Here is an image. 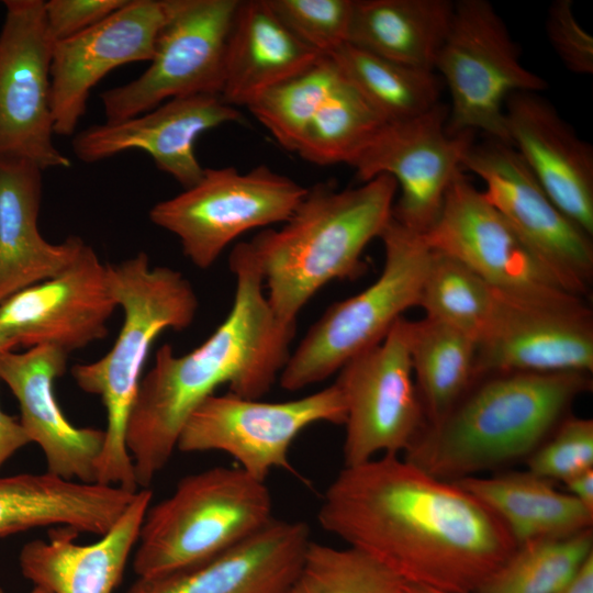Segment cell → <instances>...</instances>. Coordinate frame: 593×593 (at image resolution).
I'll use <instances>...</instances> for the list:
<instances>
[{"label": "cell", "mask_w": 593, "mask_h": 593, "mask_svg": "<svg viewBox=\"0 0 593 593\" xmlns=\"http://www.w3.org/2000/svg\"><path fill=\"white\" fill-rule=\"evenodd\" d=\"M317 521L404 583L454 593H480L516 548L472 494L400 455L344 466Z\"/></svg>", "instance_id": "1"}, {"label": "cell", "mask_w": 593, "mask_h": 593, "mask_svg": "<svg viewBox=\"0 0 593 593\" xmlns=\"http://www.w3.org/2000/svg\"><path fill=\"white\" fill-rule=\"evenodd\" d=\"M230 268L236 289L223 323L186 355L160 346L141 379L125 434L138 489H148L165 468L188 417L217 388L227 384L228 392L259 400L278 382L291 354L296 324L275 316L246 242L234 246Z\"/></svg>", "instance_id": "2"}, {"label": "cell", "mask_w": 593, "mask_h": 593, "mask_svg": "<svg viewBox=\"0 0 593 593\" xmlns=\"http://www.w3.org/2000/svg\"><path fill=\"white\" fill-rule=\"evenodd\" d=\"M474 384L435 424H425L403 458L459 481L527 458L592 388L585 373H501Z\"/></svg>", "instance_id": "3"}, {"label": "cell", "mask_w": 593, "mask_h": 593, "mask_svg": "<svg viewBox=\"0 0 593 593\" xmlns=\"http://www.w3.org/2000/svg\"><path fill=\"white\" fill-rule=\"evenodd\" d=\"M396 190L388 175L342 190L317 183L279 230H265L247 242L280 322L296 324L324 286L366 271L361 255L391 220Z\"/></svg>", "instance_id": "4"}, {"label": "cell", "mask_w": 593, "mask_h": 593, "mask_svg": "<svg viewBox=\"0 0 593 593\" xmlns=\"http://www.w3.org/2000/svg\"><path fill=\"white\" fill-rule=\"evenodd\" d=\"M107 267L111 291L123 310L122 328L103 357L75 365L70 372L82 391L101 399L107 413L97 483L137 492L125 434L142 370L156 337L166 329L189 327L199 301L180 271L152 267L144 251Z\"/></svg>", "instance_id": "5"}, {"label": "cell", "mask_w": 593, "mask_h": 593, "mask_svg": "<svg viewBox=\"0 0 593 593\" xmlns=\"http://www.w3.org/2000/svg\"><path fill=\"white\" fill-rule=\"evenodd\" d=\"M272 516L266 481L239 467L181 478L144 516L133 557L137 578H155L209 560L265 527Z\"/></svg>", "instance_id": "6"}, {"label": "cell", "mask_w": 593, "mask_h": 593, "mask_svg": "<svg viewBox=\"0 0 593 593\" xmlns=\"http://www.w3.org/2000/svg\"><path fill=\"white\" fill-rule=\"evenodd\" d=\"M379 238L384 250L380 276L361 292L331 304L313 323L278 378L282 389L299 391L328 379L418 305L432 249L393 216Z\"/></svg>", "instance_id": "7"}, {"label": "cell", "mask_w": 593, "mask_h": 593, "mask_svg": "<svg viewBox=\"0 0 593 593\" xmlns=\"http://www.w3.org/2000/svg\"><path fill=\"white\" fill-rule=\"evenodd\" d=\"M451 97V135L480 131L510 144L505 104L516 92H539L547 82L528 70L505 23L486 0L455 3L451 25L435 63Z\"/></svg>", "instance_id": "8"}, {"label": "cell", "mask_w": 593, "mask_h": 593, "mask_svg": "<svg viewBox=\"0 0 593 593\" xmlns=\"http://www.w3.org/2000/svg\"><path fill=\"white\" fill-rule=\"evenodd\" d=\"M306 192L266 165L247 172L204 168L194 186L156 203L149 219L178 237L195 267L208 269L244 233L288 221Z\"/></svg>", "instance_id": "9"}, {"label": "cell", "mask_w": 593, "mask_h": 593, "mask_svg": "<svg viewBox=\"0 0 593 593\" xmlns=\"http://www.w3.org/2000/svg\"><path fill=\"white\" fill-rule=\"evenodd\" d=\"M345 419V401L335 382L284 402H264L232 392L215 393L188 417L177 449L225 452L245 472L266 481L275 469L293 470L289 451L301 432L322 422L344 425Z\"/></svg>", "instance_id": "10"}, {"label": "cell", "mask_w": 593, "mask_h": 593, "mask_svg": "<svg viewBox=\"0 0 593 593\" xmlns=\"http://www.w3.org/2000/svg\"><path fill=\"white\" fill-rule=\"evenodd\" d=\"M239 0H171L149 67L101 96L108 123L179 97L221 94L227 36Z\"/></svg>", "instance_id": "11"}, {"label": "cell", "mask_w": 593, "mask_h": 593, "mask_svg": "<svg viewBox=\"0 0 593 593\" xmlns=\"http://www.w3.org/2000/svg\"><path fill=\"white\" fill-rule=\"evenodd\" d=\"M505 296L536 304H569L584 299L567 291L504 216L462 172L446 193L434 225L422 235Z\"/></svg>", "instance_id": "12"}, {"label": "cell", "mask_w": 593, "mask_h": 593, "mask_svg": "<svg viewBox=\"0 0 593 593\" xmlns=\"http://www.w3.org/2000/svg\"><path fill=\"white\" fill-rule=\"evenodd\" d=\"M335 383L345 405L344 466L404 454L425 425L409 351L406 318L350 358Z\"/></svg>", "instance_id": "13"}, {"label": "cell", "mask_w": 593, "mask_h": 593, "mask_svg": "<svg viewBox=\"0 0 593 593\" xmlns=\"http://www.w3.org/2000/svg\"><path fill=\"white\" fill-rule=\"evenodd\" d=\"M462 166L480 177L485 199L504 216L557 281L588 298L593 244L588 233L551 201L521 155L508 144H472Z\"/></svg>", "instance_id": "14"}, {"label": "cell", "mask_w": 593, "mask_h": 593, "mask_svg": "<svg viewBox=\"0 0 593 593\" xmlns=\"http://www.w3.org/2000/svg\"><path fill=\"white\" fill-rule=\"evenodd\" d=\"M0 31V161L68 168L53 142L51 61L43 0H5Z\"/></svg>", "instance_id": "15"}, {"label": "cell", "mask_w": 593, "mask_h": 593, "mask_svg": "<svg viewBox=\"0 0 593 593\" xmlns=\"http://www.w3.org/2000/svg\"><path fill=\"white\" fill-rule=\"evenodd\" d=\"M447 119L448 109L439 102L416 118L385 122L348 164L362 182L392 177L400 189L392 216L419 235L436 222L474 143L473 132L449 134Z\"/></svg>", "instance_id": "16"}, {"label": "cell", "mask_w": 593, "mask_h": 593, "mask_svg": "<svg viewBox=\"0 0 593 593\" xmlns=\"http://www.w3.org/2000/svg\"><path fill=\"white\" fill-rule=\"evenodd\" d=\"M593 371V320L585 301L547 305L500 293L495 313L477 340V380L501 373Z\"/></svg>", "instance_id": "17"}, {"label": "cell", "mask_w": 593, "mask_h": 593, "mask_svg": "<svg viewBox=\"0 0 593 593\" xmlns=\"http://www.w3.org/2000/svg\"><path fill=\"white\" fill-rule=\"evenodd\" d=\"M116 306L107 264L85 244L58 275L4 300L0 324L16 345H48L69 355L107 336Z\"/></svg>", "instance_id": "18"}, {"label": "cell", "mask_w": 593, "mask_h": 593, "mask_svg": "<svg viewBox=\"0 0 593 593\" xmlns=\"http://www.w3.org/2000/svg\"><path fill=\"white\" fill-rule=\"evenodd\" d=\"M171 0H128L92 27L55 43L51 61L54 134L71 136L91 89L111 70L150 61Z\"/></svg>", "instance_id": "19"}, {"label": "cell", "mask_w": 593, "mask_h": 593, "mask_svg": "<svg viewBox=\"0 0 593 593\" xmlns=\"http://www.w3.org/2000/svg\"><path fill=\"white\" fill-rule=\"evenodd\" d=\"M240 120V112L221 94L179 97L121 122L89 126L75 135L72 150L88 164L130 149L144 150L159 170L187 189L199 182L204 172L194 153L198 137Z\"/></svg>", "instance_id": "20"}, {"label": "cell", "mask_w": 593, "mask_h": 593, "mask_svg": "<svg viewBox=\"0 0 593 593\" xmlns=\"http://www.w3.org/2000/svg\"><path fill=\"white\" fill-rule=\"evenodd\" d=\"M68 354L41 345L0 357V380L20 407V423L42 449L46 471L66 480L96 483L104 429L77 427L60 410L54 382L65 373Z\"/></svg>", "instance_id": "21"}, {"label": "cell", "mask_w": 593, "mask_h": 593, "mask_svg": "<svg viewBox=\"0 0 593 593\" xmlns=\"http://www.w3.org/2000/svg\"><path fill=\"white\" fill-rule=\"evenodd\" d=\"M510 144L551 201L593 235V149L538 92L513 93L505 104Z\"/></svg>", "instance_id": "22"}, {"label": "cell", "mask_w": 593, "mask_h": 593, "mask_svg": "<svg viewBox=\"0 0 593 593\" xmlns=\"http://www.w3.org/2000/svg\"><path fill=\"white\" fill-rule=\"evenodd\" d=\"M310 541L306 523L272 518L209 560L160 577L137 578L127 593H290Z\"/></svg>", "instance_id": "23"}, {"label": "cell", "mask_w": 593, "mask_h": 593, "mask_svg": "<svg viewBox=\"0 0 593 593\" xmlns=\"http://www.w3.org/2000/svg\"><path fill=\"white\" fill-rule=\"evenodd\" d=\"M152 497L149 489H139L114 525L91 544L77 542L80 533L74 528H48L46 539L22 547V575L52 593H113L136 547Z\"/></svg>", "instance_id": "24"}, {"label": "cell", "mask_w": 593, "mask_h": 593, "mask_svg": "<svg viewBox=\"0 0 593 593\" xmlns=\"http://www.w3.org/2000/svg\"><path fill=\"white\" fill-rule=\"evenodd\" d=\"M43 170L24 160L0 161V304L63 271L86 244L69 236L47 242L37 228Z\"/></svg>", "instance_id": "25"}, {"label": "cell", "mask_w": 593, "mask_h": 593, "mask_svg": "<svg viewBox=\"0 0 593 593\" xmlns=\"http://www.w3.org/2000/svg\"><path fill=\"white\" fill-rule=\"evenodd\" d=\"M136 492L66 480L47 471L0 478V539L41 527L104 535Z\"/></svg>", "instance_id": "26"}, {"label": "cell", "mask_w": 593, "mask_h": 593, "mask_svg": "<svg viewBox=\"0 0 593 593\" xmlns=\"http://www.w3.org/2000/svg\"><path fill=\"white\" fill-rule=\"evenodd\" d=\"M321 57L282 23L267 0H239L226 42L221 97L230 105L247 107Z\"/></svg>", "instance_id": "27"}, {"label": "cell", "mask_w": 593, "mask_h": 593, "mask_svg": "<svg viewBox=\"0 0 593 593\" xmlns=\"http://www.w3.org/2000/svg\"><path fill=\"white\" fill-rule=\"evenodd\" d=\"M457 482L503 524L516 546L571 536L593 526V512L528 470Z\"/></svg>", "instance_id": "28"}, {"label": "cell", "mask_w": 593, "mask_h": 593, "mask_svg": "<svg viewBox=\"0 0 593 593\" xmlns=\"http://www.w3.org/2000/svg\"><path fill=\"white\" fill-rule=\"evenodd\" d=\"M454 10L449 0H355L347 43L392 61L435 71Z\"/></svg>", "instance_id": "29"}, {"label": "cell", "mask_w": 593, "mask_h": 593, "mask_svg": "<svg viewBox=\"0 0 593 593\" xmlns=\"http://www.w3.org/2000/svg\"><path fill=\"white\" fill-rule=\"evenodd\" d=\"M409 351L425 424L445 417L477 381V343L467 334L424 317L406 320Z\"/></svg>", "instance_id": "30"}, {"label": "cell", "mask_w": 593, "mask_h": 593, "mask_svg": "<svg viewBox=\"0 0 593 593\" xmlns=\"http://www.w3.org/2000/svg\"><path fill=\"white\" fill-rule=\"evenodd\" d=\"M327 57L385 122L416 118L439 103L440 83L433 70L392 61L348 43Z\"/></svg>", "instance_id": "31"}, {"label": "cell", "mask_w": 593, "mask_h": 593, "mask_svg": "<svg viewBox=\"0 0 593 593\" xmlns=\"http://www.w3.org/2000/svg\"><path fill=\"white\" fill-rule=\"evenodd\" d=\"M499 300L500 292L473 270L432 249L417 305L424 310L425 317L451 326L477 343L490 324Z\"/></svg>", "instance_id": "32"}, {"label": "cell", "mask_w": 593, "mask_h": 593, "mask_svg": "<svg viewBox=\"0 0 593 593\" xmlns=\"http://www.w3.org/2000/svg\"><path fill=\"white\" fill-rule=\"evenodd\" d=\"M384 123L342 75L306 126L295 153L314 165H348Z\"/></svg>", "instance_id": "33"}, {"label": "cell", "mask_w": 593, "mask_h": 593, "mask_svg": "<svg viewBox=\"0 0 593 593\" xmlns=\"http://www.w3.org/2000/svg\"><path fill=\"white\" fill-rule=\"evenodd\" d=\"M592 553V528L516 546L480 593H556Z\"/></svg>", "instance_id": "34"}, {"label": "cell", "mask_w": 593, "mask_h": 593, "mask_svg": "<svg viewBox=\"0 0 593 593\" xmlns=\"http://www.w3.org/2000/svg\"><path fill=\"white\" fill-rule=\"evenodd\" d=\"M342 75L323 56L309 69L259 94L246 108L287 150L296 152L310 121Z\"/></svg>", "instance_id": "35"}, {"label": "cell", "mask_w": 593, "mask_h": 593, "mask_svg": "<svg viewBox=\"0 0 593 593\" xmlns=\"http://www.w3.org/2000/svg\"><path fill=\"white\" fill-rule=\"evenodd\" d=\"M404 584L356 548L310 541L290 593H402Z\"/></svg>", "instance_id": "36"}, {"label": "cell", "mask_w": 593, "mask_h": 593, "mask_svg": "<svg viewBox=\"0 0 593 593\" xmlns=\"http://www.w3.org/2000/svg\"><path fill=\"white\" fill-rule=\"evenodd\" d=\"M282 23L321 56L348 41L355 0H267Z\"/></svg>", "instance_id": "37"}, {"label": "cell", "mask_w": 593, "mask_h": 593, "mask_svg": "<svg viewBox=\"0 0 593 593\" xmlns=\"http://www.w3.org/2000/svg\"><path fill=\"white\" fill-rule=\"evenodd\" d=\"M526 462L529 472L551 482L593 469V421L563 418Z\"/></svg>", "instance_id": "38"}, {"label": "cell", "mask_w": 593, "mask_h": 593, "mask_svg": "<svg viewBox=\"0 0 593 593\" xmlns=\"http://www.w3.org/2000/svg\"><path fill=\"white\" fill-rule=\"evenodd\" d=\"M546 30L566 68L578 75L593 74V37L575 19L571 0H556L551 3Z\"/></svg>", "instance_id": "39"}, {"label": "cell", "mask_w": 593, "mask_h": 593, "mask_svg": "<svg viewBox=\"0 0 593 593\" xmlns=\"http://www.w3.org/2000/svg\"><path fill=\"white\" fill-rule=\"evenodd\" d=\"M128 0H49L44 14L53 43L70 38L100 23Z\"/></svg>", "instance_id": "40"}, {"label": "cell", "mask_w": 593, "mask_h": 593, "mask_svg": "<svg viewBox=\"0 0 593 593\" xmlns=\"http://www.w3.org/2000/svg\"><path fill=\"white\" fill-rule=\"evenodd\" d=\"M30 443L20 421L0 409V468L19 449Z\"/></svg>", "instance_id": "41"}, {"label": "cell", "mask_w": 593, "mask_h": 593, "mask_svg": "<svg viewBox=\"0 0 593 593\" xmlns=\"http://www.w3.org/2000/svg\"><path fill=\"white\" fill-rule=\"evenodd\" d=\"M563 483L571 496L593 512V469L577 474Z\"/></svg>", "instance_id": "42"}, {"label": "cell", "mask_w": 593, "mask_h": 593, "mask_svg": "<svg viewBox=\"0 0 593 593\" xmlns=\"http://www.w3.org/2000/svg\"><path fill=\"white\" fill-rule=\"evenodd\" d=\"M556 593H593V553Z\"/></svg>", "instance_id": "43"}, {"label": "cell", "mask_w": 593, "mask_h": 593, "mask_svg": "<svg viewBox=\"0 0 593 593\" xmlns=\"http://www.w3.org/2000/svg\"><path fill=\"white\" fill-rule=\"evenodd\" d=\"M18 346L14 339L7 333V331L0 324V357L5 353L11 351L13 347Z\"/></svg>", "instance_id": "44"}, {"label": "cell", "mask_w": 593, "mask_h": 593, "mask_svg": "<svg viewBox=\"0 0 593 593\" xmlns=\"http://www.w3.org/2000/svg\"><path fill=\"white\" fill-rule=\"evenodd\" d=\"M402 593H454V592L405 583L403 586Z\"/></svg>", "instance_id": "45"}, {"label": "cell", "mask_w": 593, "mask_h": 593, "mask_svg": "<svg viewBox=\"0 0 593 593\" xmlns=\"http://www.w3.org/2000/svg\"><path fill=\"white\" fill-rule=\"evenodd\" d=\"M0 593H5L2 588H0ZM29 593H52V592L49 590H47V589L42 588V586L33 585L32 591H30Z\"/></svg>", "instance_id": "46"}]
</instances>
